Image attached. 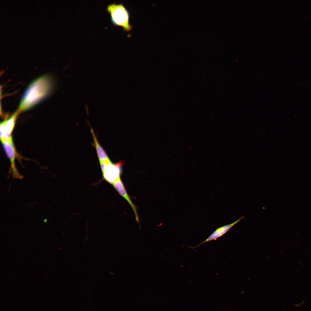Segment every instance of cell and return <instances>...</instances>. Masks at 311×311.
Returning <instances> with one entry per match:
<instances>
[{"instance_id":"9","label":"cell","mask_w":311,"mask_h":311,"mask_svg":"<svg viewBox=\"0 0 311 311\" xmlns=\"http://www.w3.org/2000/svg\"><path fill=\"white\" fill-rule=\"evenodd\" d=\"M110 160L106 161H101L100 162V166L102 173L105 171L107 164Z\"/></svg>"},{"instance_id":"10","label":"cell","mask_w":311,"mask_h":311,"mask_svg":"<svg viewBox=\"0 0 311 311\" xmlns=\"http://www.w3.org/2000/svg\"><path fill=\"white\" fill-rule=\"evenodd\" d=\"M47 219H45L43 220V222L45 223L47 222Z\"/></svg>"},{"instance_id":"7","label":"cell","mask_w":311,"mask_h":311,"mask_svg":"<svg viewBox=\"0 0 311 311\" xmlns=\"http://www.w3.org/2000/svg\"><path fill=\"white\" fill-rule=\"evenodd\" d=\"M242 218L241 217L233 223L218 229L210 236L207 239L200 244L195 246L194 248L206 242L216 240L227 232L232 227L239 222Z\"/></svg>"},{"instance_id":"3","label":"cell","mask_w":311,"mask_h":311,"mask_svg":"<svg viewBox=\"0 0 311 311\" xmlns=\"http://www.w3.org/2000/svg\"><path fill=\"white\" fill-rule=\"evenodd\" d=\"M20 112L18 110L9 119L1 122L0 136L1 142L12 139L11 134L14 127L17 116Z\"/></svg>"},{"instance_id":"6","label":"cell","mask_w":311,"mask_h":311,"mask_svg":"<svg viewBox=\"0 0 311 311\" xmlns=\"http://www.w3.org/2000/svg\"><path fill=\"white\" fill-rule=\"evenodd\" d=\"M112 185L119 194L124 198L129 204L134 213L136 221V222L139 223V218L136 207L130 199L129 196L127 193L120 177L114 182Z\"/></svg>"},{"instance_id":"1","label":"cell","mask_w":311,"mask_h":311,"mask_svg":"<svg viewBox=\"0 0 311 311\" xmlns=\"http://www.w3.org/2000/svg\"><path fill=\"white\" fill-rule=\"evenodd\" d=\"M53 86L50 77L45 75L37 79L27 88L22 98L18 110H27L47 96Z\"/></svg>"},{"instance_id":"4","label":"cell","mask_w":311,"mask_h":311,"mask_svg":"<svg viewBox=\"0 0 311 311\" xmlns=\"http://www.w3.org/2000/svg\"><path fill=\"white\" fill-rule=\"evenodd\" d=\"M122 162L114 164L110 160L108 162L105 170L103 173L104 179L110 183L113 184L120 177Z\"/></svg>"},{"instance_id":"5","label":"cell","mask_w":311,"mask_h":311,"mask_svg":"<svg viewBox=\"0 0 311 311\" xmlns=\"http://www.w3.org/2000/svg\"><path fill=\"white\" fill-rule=\"evenodd\" d=\"M1 142L4 150L11 162L14 177H19L20 176L15 166V160L16 154L13 140Z\"/></svg>"},{"instance_id":"8","label":"cell","mask_w":311,"mask_h":311,"mask_svg":"<svg viewBox=\"0 0 311 311\" xmlns=\"http://www.w3.org/2000/svg\"><path fill=\"white\" fill-rule=\"evenodd\" d=\"M90 130L93 137L95 147L100 162L110 160L105 151L98 143L93 130L91 129Z\"/></svg>"},{"instance_id":"2","label":"cell","mask_w":311,"mask_h":311,"mask_svg":"<svg viewBox=\"0 0 311 311\" xmlns=\"http://www.w3.org/2000/svg\"><path fill=\"white\" fill-rule=\"evenodd\" d=\"M108 12L111 14L113 22L115 25L123 28L125 31H128L132 29L129 23V14L122 4H113L107 7Z\"/></svg>"}]
</instances>
